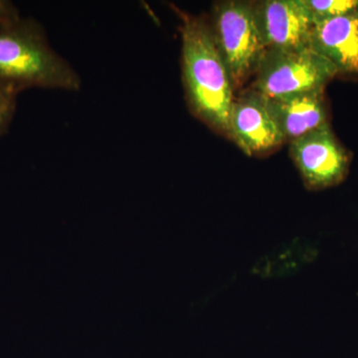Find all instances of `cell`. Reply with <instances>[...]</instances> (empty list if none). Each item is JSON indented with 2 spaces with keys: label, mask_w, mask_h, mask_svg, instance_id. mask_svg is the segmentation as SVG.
<instances>
[{
  "label": "cell",
  "mask_w": 358,
  "mask_h": 358,
  "mask_svg": "<svg viewBox=\"0 0 358 358\" xmlns=\"http://www.w3.org/2000/svg\"><path fill=\"white\" fill-rule=\"evenodd\" d=\"M171 8L180 20L181 70L188 105L205 124L230 138L233 84L210 25L178 7Z\"/></svg>",
  "instance_id": "1"
},
{
  "label": "cell",
  "mask_w": 358,
  "mask_h": 358,
  "mask_svg": "<svg viewBox=\"0 0 358 358\" xmlns=\"http://www.w3.org/2000/svg\"><path fill=\"white\" fill-rule=\"evenodd\" d=\"M0 86L78 92L80 75L49 42L41 24L23 18L0 26Z\"/></svg>",
  "instance_id": "2"
},
{
  "label": "cell",
  "mask_w": 358,
  "mask_h": 358,
  "mask_svg": "<svg viewBox=\"0 0 358 358\" xmlns=\"http://www.w3.org/2000/svg\"><path fill=\"white\" fill-rule=\"evenodd\" d=\"M254 91L266 99L322 92L338 71L310 47L266 50L256 71Z\"/></svg>",
  "instance_id": "3"
},
{
  "label": "cell",
  "mask_w": 358,
  "mask_h": 358,
  "mask_svg": "<svg viewBox=\"0 0 358 358\" xmlns=\"http://www.w3.org/2000/svg\"><path fill=\"white\" fill-rule=\"evenodd\" d=\"M211 31L233 86L255 74L266 48L254 13V4L225 1L214 6Z\"/></svg>",
  "instance_id": "4"
},
{
  "label": "cell",
  "mask_w": 358,
  "mask_h": 358,
  "mask_svg": "<svg viewBox=\"0 0 358 358\" xmlns=\"http://www.w3.org/2000/svg\"><path fill=\"white\" fill-rule=\"evenodd\" d=\"M291 154L310 189L338 185L348 173L350 157L329 126L292 141Z\"/></svg>",
  "instance_id": "5"
},
{
  "label": "cell",
  "mask_w": 358,
  "mask_h": 358,
  "mask_svg": "<svg viewBox=\"0 0 358 358\" xmlns=\"http://www.w3.org/2000/svg\"><path fill=\"white\" fill-rule=\"evenodd\" d=\"M254 13L266 50L308 47L313 22L303 0H266L254 4Z\"/></svg>",
  "instance_id": "6"
},
{
  "label": "cell",
  "mask_w": 358,
  "mask_h": 358,
  "mask_svg": "<svg viewBox=\"0 0 358 358\" xmlns=\"http://www.w3.org/2000/svg\"><path fill=\"white\" fill-rule=\"evenodd\" d=\"M230 138L249 155L270 152L286 141L265 98L254 90L232 103Z\"/></svg>",
  "instance_id": "7"
},
{
  "label": "cell",
  "mask_w": 358,
  "mask_h": 358,
  "mask_svg": "<svg viewBox=\"0 0 358 358\" xmlns=\"http://www.w3.org/2000/svg\"><path fill=\"white\" fill-rule=\"evenodd\" d=\"M308 47L338 73H358V9L313 26Z\"/></svg>",
  "instance_id": "8"
},
{
  "label": "cell",
  "mask_w": 358,
  "mask_h": 358,
  "mask_svg": "<svg viewBox=\"0 0 358 358\" xmlns=\"http://www.w3.org/2000/svg\"><path fill=\"white\" fill-rule=\"evenodd\" d=\"M285 141H294L329 126L322 92H308L281 99H266Z\"/></svg>",
  "instance_id": "9"
},
{
  "label": "cell",
  "mask_w": 358,
  "mask_h": 358,
  "mask_svg": "<svg viewBox=\"0 0 358 358\" xmlns=\"http://www.w3.org/2000/svg\"><path fill=\"white\" fill-rule=\"evenodd\" d=\"M313 25L358 9V0H303Z\"/></svg>",
  "instance_id": "10"
},
{
  "label": "cell",
  "mask_w": 358,
  "mask_h": 358,
  "mask_svg": "<svg viewBox=\"0 0 358 358\" xmlns=\"http://www.w3.org/2000/svg\"><path fill=\"white\" fill-rule=\"evenodd\" d=\"M20 92L0 86V138L7 133L14 119Z\"/></svg>",
  "instance_id": "11"
},
{
  "label": "cell",
  "mask_w": 358,
  "mask_h": 358,
  "mask_svg": "<svg viewBox=\"0 0 358 358\" xmlns=\"http://www.w3.org/2000/svg\"><path fill=\"white\" fill-rule=\"evenodd\" d=\"M20 18V10L13 2L0 0V26L10 24Z\"/></svg>",
  "instance_id": "12"
}]
</instances>
